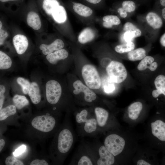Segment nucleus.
<instances>
[{
	"label": "nucleus",
	"mask_w": 165,
	"mask_h": 165,
	"mask_svg": "<svg viewBox=\"0 0 165 165\" xmlns=\"http://www.w3.org/2000/svg\"><path fill=\"white\" fill-rule=\"evenodd\" d=\"M137 19L147 40L151 42L157 38L163 21L158 13L155 10L150 11L138 15Z\"/></svg>",
	"instance_id": "1"
},
{
	"label": "nucleus",
	"mask_w": 165,
	"mask_h": 165,
	"mask_svg": "<svg viewBox=\"0 0 165 165\" xmlns=\"http://www.w3.org/2000/svg\"><path fill=\"white\" fill-rule=\"evenodd\" d=\"M82 74L86 86L93 89H99L101 81L99 74L93 65L87 64L84 65L82 70Z\"/></svg>",
	"instance_id": "2"
},
{
	"label": "nucleus",
	"mask_w": 165,
	"mask_h": 165,
	"mask_svg": "<svg viewBox=\"0 0 165 165\" xmlns=\"http://www.w3.org/2000/svg\"><path fill=\"white\" fill-rule=\"evenodd\" d=\"M106 70L109 78L114 83L123 82L127 76L125 67L122 63L117 61H111L107 66Z\"/></svg>",
	"instance_id": "3"
},
{
	"label": "nucleus",
	"mask_w": 165,
	"mask_h": 165,
	"mask_svg": "<svg viewBox=\"0 0 165 165\" xmlns=\"http://www.w3.org/2000/svg\"><path fill=\"white\" fill-rule=\"evenodd\" d=\"M46 96L47 101L51 105L57 104L61 97L62 90L60 83L54 80H50L45 85Z\"/></svg>",
	"instance_id": "4"
},
{
	"label": "nucleus",
	"mask_w": 165,
	"mask_h": 165,
	"mask_svg": "<svg viewBox=\"0 0 165 165\" xmlns=\"http://www.w3.org/2000/svg\"><path fill=\"white\" fill-rule=\"evenodd\" d=\"M31 124L37 130L43 132L52 130L56 125V120L52 116L48 115L39 116L32 120Z\"/></svg>",
	"instance_id": "5"
},
{
	"label": "nucleus",
	"mask_w": 165,
	"mask_h": 165,
	"mask_svg": "<svg viewBox=\"0 0 165 165\" xmlns=\"http://www.w3.org/2000/svg\"><path fill=\"white\" fill-rule=\"evenodd\" d=\"M104 145L112 154L116 156L121 153L123 150L125 145V141L120 136L112 134L105 138Z\"/></svg>",
	"instance_id": "6"
},
{
	"label": "nucleus",
	"mask_w": 165,
	"mask_h": 165,
	"mask_svg": "<svg viewBox=\"0 0 165 165\" xmlns=\"http://www.w3.org/2000/svg\"><path fill=\"white\" fill-rule=\"evenodd\" d=\"M73 138L71 132L67 129H64L59 133L58 138L57 148L61 153H67L73 143Z\"/></svg>",
	"instance_id": "7"
},
{
	"label": "nucleus",
	"mask_w": 165,
	"mask_h": 165,
	"mask_svg": "<svg viewBox=\"0 0 165 165\" xmlns=\"http://www.w3.org/2000/svg\"><path fill=\"white\" fill-rule=\"evenodd\" d=\"M73 86L75 89L73 91V93L77 95L81 92L83 93L84 94V99L86 102H91L96 99V94L80 81L77 80L75 81Z\"/></svg>",
	"instance_id": "8"
},
{
	"label": "nucleus",
	"mask_w": 165,
	"mask_h": 165,
	"mask_svg": "<svg viewBox=\"0 0 165 165\" xmlns=\"http://www.w3.org/2000/svg\"><path fill=\"white\" fill-rule=\"evenodd\" d=\"M137 3L133 0H124L117 10L119 16L122 18H129L134 13L137 7Z\"/></svg>",
	"instance_id": "9"
},
{
	"label": "nucleus",
	"mask_w": 165,
	"mask_h": 165,
	"mask_svg": "<svg viewBox=\"0 0 165 165\" xmlns=\"http://www.w3.org/2000/svg\"><path fill=\"white\" fill-rule=\"evenodd\" d=\"M99 158L97 161L98 165H111L115 162L114 156L104 145L101 146L98 150Z\"/></svg>",
	"instance_id": "10"
},
{
	"label": "nucleus",
	"mask_w": 165,
	"mask_h": 165,
	"mask_svg": "<svg viewBox=\"0 0 165 165\" xmlns=\"http://www.w3.org/2000/svg\"><path fill=\"white\" fill-rule=\"evenodd\" d=\"M13 43L17 53L20 55L24 53L28 46L27 37L24 35L17 34L13 38Z\"/></svg>",
	"instance_id": "11"
},
{
	"label": "nucleus",
	"mask_w": 165,
	"mask_h": 165,
	"mask_svg": "<svg viewBox=\"0 0 165 165\" xmlns=\"http://www.w3.org/2000/svg\"><path fill=\"white\" fill-rule=\"evenodd\" d=\"M153 135L159 140L165 141V123L157 120L151 123Z\"/></svg>",
	"instance_id": "12"
},
{
	"label": "nucleus",
	"mask_w": 165,
	"mask_h": 165,
	"mask_svg": "<svg viewBox=\"0 0 165 165\" xmlns=\"http://www.w3.org/2000/svg\"><path fill=\"white\" fill-rule=\"evenodd\" d=\"M64 46V43L62 40L57 39L50 44H42L39 46V49L44 55H47L55 51L62 49Z\"/></svg>",
	"instance_id": "13"
},
{
	"label": "nucleus",
	"mask_w": 165,
	"mask_h": 165,
	"mask_svg": "<svg viewBox=\"0 0 165 165\" xmlns=\"http://www.w3.org/2000/svg\"><path fill=\"white\" fill-rule=\"evenodd\" d=\"M154 61V59L152 57L146 56L139 63L137 67L139 71H143L148 68L151 71H154L157 68L158 64Z\"/></svg>",
	"instance_id": "14"
},
{
	"label": "nucleus",
	"mask_w": 165,
	"mask_h": 165,
	"mask_svg": "<svg viewBox=\"0 0 165 165\" xmlns=\"http://www.w3.org/2000/svg\"><path fill=\"white\" fill-rule=\"evenodd\" d=\"M68 55V51L64 49L57 50L46 55L47 61L51 64H55L60 60L66 58Z\"/></svg>",
	"instance_id": "15"
},
{
	"label": "nucleus",
	"mask_w": 165,
	"mask_h": 165,
	"mask_svg": "<svg viewBox=\"0 0 165 165\" xmlns=\"http://www.w3.org/2000/svg\"><path fill=\"white\" fill-rule=\"evenodd\" d=\"M28 94L33 104L37 105L40 102L41 94L40 89L39 85L37 82H33L31 83Z\"/></svg>",
	"instance_id": "16"
},
{
	"label": "nucleus",
	"mask_w": 165,
	"mask_h": 165,
	"mask_svg": "<svg viewBox=\"0 0 165 165\" xmlns=\"http://www.w3.org/2000/svg\"><path fill=\"white\" fill-rule=\"evenodd\" d=\"M94 111L97 125L100 127H104L107 121L108 113L104 108L99 107L96 108Z\"/></svg>",
	"instance_id": "17"
},
{
	"label": "nucleus",
	"mask_w": 165,
	"mask_h": 165,
	"mask_svg": "<svg viewBox=\"0 0 165 165\" xmlns=\"http://www.w3.org/2000/svg\"><path fill=\"white\" fill-rule=\"evenodd\" d=\"M28 25L35 30L40 28L41 22L38 15L36 13L31 11L28 13L27 18Z\"/></svg>",
	"instance_id": "18"
},
{
	"label": "nucleus",
	"mask_w": 165,
	"mask_h": 165,
	"mask_svg": "<svg viewBox=\"0 0 165 165\" xmlns=\"http://www.w3.org/2000/svg\"><path fill=\"white\" fill-rule=\"evenodd\" d=\"M143 108V105L140 102H136L131 104L128 108V115L133 120L137 119Z\"/></svg>",
	"instance_id": "19"
},
{
	"label": "nucleus",
	"mask_w": 165,
	"mask_h": 165,
	"mask_svg": "<svg viewBox=\"0 0 165 165\" xmlns=\"http://www.w3.org/2000/svg\"><path fill=\"white\" fill-rule=\"evenodd\" d=\"M51 15L54 20L59 23L64 22L67 18V13L64 8L60 5L53 10Z\"/></svg>",
	"instance_id": "20"
},
{
	"label": "nucleus",
	"mask_w": 165,
	"mask_h": 165,
	"mask_svg": "<svg viewBox=\"0 0 165 165\" xmlns=\"http://www.w3.org/2000/svg\"><path fill=\"white\" fill-rule=\"evenodd\" d=\"M102 19L103 25L107 28H112L114 26L119 25L121 24L119 17L115 15H106L103 17Z\"/></svg>",
	"instance_id": "21"
},
{
	"label": "nucleus",
	"mask_w": 165,
	"mask_h": 165,
	"mask_svg": "<svg viewBox=\"0 0 165 165\" xmlns=\"http://www.w3.org/2000/svg\"><path fill=\"white\" fill-rule=\"evenodd\" d=\"M128 59L131 61L141 60L146 56V51L143 48H139L127 53Z\"/></svg>",
	"instance_id": "22"
},
{
	"label": "nucleus",
	"mask_w": 165,
	"mask_h": 165,
	"mask_svg": "<svg viewBox=\"0 0 165 165\" xmlns=\"http://www.w3.org/2000/svg\"><path fill=\"white\" fill-rule=\"evenodd\" d=\"M73 8L76 13L83 17L89 16L93 13V10L90 8L80 3H75Z\"/></svg>",
	"instance_id": "23"
},
{
	"label": "nucleus",
	"mask_w": 165,
	"mask_h": 165,
	"mask_svg": "<svg viewBox=\"0 0 165 165\" xmlns=\"http://www.w3.org/2000/svg\"><path fill=\"white\" fill-rule=\"evenodd\" d=\"M95 34L90 28H86L80 33L78 38L79 42L81 44H84L92 40L94 38Z\"/></svg>",
	"instance_id": "24"
},
{
	"label": "nucleus",
	"mask_w": 165,
	"mask_h": 165,
	"mask_svg": "<svg viewBox=\"0 0 165 165\" xmlns=\"http://www.w3.org/2000/svg\"><path fill=\"white\" fill-rule=\"evenodd\" d=\"M13 101L18 110H20L29 104L28 100L24 95L15 94L13 98Z\"/></svg>",
	"instance_id": "25"
},
{
	"label": "nucleus",
	"mask_w": 165,
	"mask_h": 165,
	"mask_svg": "<svg viewBox=\"0 0 165 165\" xmlns=\"http://www.w3.org/2000/svg\"><path fill=\"white\" fill-rule=\"evenodd\" d=\"M135 45L134 41L122 43L116 46L115 51L117 53H127L134 49Z\"/></svg>",
	"instance_id": "26"
},
{
	"label": "nucleus",
	"mask_w": 165,
	"mask_h": 165,
	"mask_svg": "<svg viewBox=\"0 0 165 165\" xmlns=\"http://www.w3.org/2000/svg\"><path fill=\"white\" fill-rule=\"evenodd\" d=\"M16 112V108L14 105H10L0 110V120L2 121L9 116L14 115Z\"/></svg>",
	"instance_id": "27"
},
{
	"label": "nucleus",
	"mask_w": 165,
	"mask_h": 165,
	"mask_svg": "<svg viewBox=\"0 0 165 165\" xmlns=\"http://www.w3.org/2000/svg\"><path fill=\"white\" fill-rule=\"evenodd\" d=\"M12 64V61L7 54L2 51H0V69L6 70L10 68Z\"/></svg>",
	"instance_id": "28"
},
{
	"label": "nucleus",
	"mask_w": 165,
	"mask_h": 165,
	"mask_svg": "<svg viewBox=\"0 0 165 165\" xmlns=\"http://www.w3.org/2000/svg\"><path fill=\"white\" fill-rule=\"evenodd\" d=\"M59 5L57 0H44L42 7L47 14L52 15L53 10Z\"/></svg>",
	"instance_id": "29"
},
{
	"label": "nucleus",
	"mask_w": 165,
	"mask_h": 165,
	"mask_svg": "<svg viewBox=\"0 0 165 165\" xmlns=\"http://www.w3.org/2000/svg\"><path fill=\"white\" fill-rule=\"evenodd\" d=\"M84 123V129L86 133H90L96 130L97 124L96 119L94 118L87 119Z\"/></svg>",
	"instance_id": "30"
},
{
	"label": "nucleus",
	"mask_w": 165,
	"mask_h": 165,
	"mask_svg": "<svg viewBox=\"0 0 165 165\" xmlns=\"http://www.w3.org/2000/svg\"><path fill=\"white\" fill-rule=\"evenodd\" d=\"M16 81L17 84L21 87L23 93L25 94H28L31 85V83L29 81L20 77H18Z\"/></svg>",
	"instance_id": "31"
},
{
	"label": "nucleus",
	"mask_w": 165,
	"mask_h": 165,
	"mask_svg": "<svg viewBox=\"0 0 165 165\" xmlns=\"http://www.w3.org/2000/svg\"><path fill=\"white\" fill-rule=\"evenodd\" d=\"M114 83L110 80L108 77L107 78L103 85L104 90L106 93H111L115 90Z\"/></svg>",
	"instance_id": "32"
},
{
	"label": "nucleus",
	"mask_w": 165,
	"mask_h": 165,
	"mask_svg": "<svg viewBox=\"0 0 165 165\" xmlns=\"http://www.w3.org/2000/svg\"><path fill=\"white\" fill-rule=\"evenodd\" d=\"M88 112L86 109H83L80 113L77 114L75 120L78 123H84L88 119L87 116Z\"/></svg>",
	"instance_id": "33"
},
{
	"label": "nucleus",
	"mask_w": 165,
	"mask_h": 165,
	"mask_svg": "<svg viewBox=\"0 0 165 165\" xmlns=\"http://www.w3.org/2000/svg\"><path fill=\"white\" fill-rule=\"evenodd\" d=\"M154 84L156 89H159L165 86V76L160 75L158 76L154 81Z\"/></svg>",
	"instance_id": "34"
},
{
	"label": "nucleus",
	"mask_w": 165,
	"mask_h": 165,
	"mask_svg": "<svg viewBox=\"0 0 165 165\" xmlns=\"http://www.w3.org/2000/svg\"><path fill=\"white\" fill-rule=\"evenodd\" d=\"M5 164L6 165H23V163L14 157L8 156L5 160Z\"/></svg>",
	"instance_id": "35"
},
{
	"label": "nucleus",
	"mask_w": 165,
	"mask_h": 165,
	"mask_svg": "<svg viewBox=\"0 0 165 165\" xmlns=\"http://www.w3.org/2000/svg\"><path fill=\"white\" fill-rule=\"evenodd\" d=\"M78 165H92L93 163L88 156H82L77 163Z\"/></svg>",
	"instance_id": "36"
},
{
	"label": "nucleus",
	"mask_w": 165,
	"mask_h": 165,
	"mask_svg": "<svg viewBox=\"0 0 165 165\" xmlns=\"http://www.w3.org/2000/svg\"><path fill=\"white\" fill-rule=\"evenodd\" d=\"M6 91V87L2 84L0 85V110L2 108L5 100L4 94Z\"/></svg>",
	"instance_id": "37"
},
{
	"label": "nucleus",
	"mask_w": 165,
	"mask_h": 165,
	"mask_svg": "<svg viewBox=\"0 0 165 165\" xmlns=\"http://www.w3.org/2000/svg\"><path fill=\"white\" fill-rule=\"evenodd\" d=\"M162 94L165 96V86L160 89H156L153 90L152 93V95L154 98L158 97Z\"/></svg>",
	"instance_id": "38"
},
{
	"label": "nucleus",
	"mask_w": 165,
	"mask_h": 165,
	"mask_svg": "<svg viewBox=\"0 0 165 165\" xmlns=\"http://www.w3.org/2000/svg\"><path fill=\"white\" fill-rule=\"evenodd\" d=\"M26 149V146L24 145H22L17 148L13 153V155L15 157L20 156L24 153Z\"/></svg>",
	"instance_id": "39"
},
{
	"label": "nucleus",
	"mask_w": 165,
	"mask_h": 165,
	"mask_svg": "<svg viewBox=\"0 0 165 165\" xmlns=\"http://www.w3.org/2000/svg\"><path fill=\"white\" fill-rule=\"evenodd\" d=\"M8 36V34L5 30L1 29L0 30V45H2L4 43L6 39Z\"/></svg>",
	"instance_id": "40"
},
{
	"label": "nucleus",
	"mask_w": 165,
	"mask_h": 165,
	"mask_svg": "<svg viewBox=\"0 0 165 165\" xmlns=\"http://www.w3.org/2000/svg\"><path fill=\"white\" fill-rule=\"evenodd\" d=\"M31 165H48V163L44 160L35 159L33 160L30 163Z\"/></svg>",
	"instance_id": "41"
},
{
	"label": "nucleus",
	"mask_w": 165,
	"mask_h": 165,
	"mask_svg": "<svg viewBox=\"0 0 165 165\" xmlns=\"http://www.w3.org/2000/svg\"><path fill=\"white\" fill-rule=\"evenodd\" d=\"M160 42L162 46L165 47V32L161 36L160 39Z\"/></svg>",
	"instance_id": "42"
},
{
	"label": "nucleus",
	"mask_w": 165,
	"mask_h": 165,
	"mask_svg": "<svg viewBox=\"0 0 165 165\" xmlns=\"http://www.w3.org/2000/svg\"><path fill=\"white\" fill-rule=\"evenodd\" d=\"M158 13L161 16L163 20L165 21V7L162 9Z\"/></svg>",
	"instance_id": "43"
},
{
	"label": "nucleus",
	"mask_w": 165,
	"mask_h": 165,
	"mask_svg": "<svg viewBox=\"0 0 165 165\" xmlns=\"http://www.w3.org/2000/svg\"><path fill=\"white\" fill-rule=\"evenodd\" d=\"M137 165H150L151 164L147 161L143 160H140L138 161L137 162Z\"/></svg>",
	"instance_id": "44"
},
{
	"label": "nucleus",
	"mask_w": 165,
	"mask_h": 165,
	"mask_svg": "<svg viewBox=\"0 0 165 165\" xmlns=\"http://www.w3.org/2000/svg\"><path fill=\"white\" fill-rule=\"evenodd\" d=\"M5 144V140L2 139H1L0 140V152H1L3 148H4Z\"/></svg>",
	"instance_id": "45"
},
{
	"label": "nucleus",
	"mask_w": 165,
	"mask_h": 165,
	"mask_svg": "<svg viewBox=\"0 0 165 165\" xmlns=\"http://www.w3.org/2000/svg\"><path fill=\"white\" fill-rule=\"evenodd\" d=\"M88 2L94 4H96L99 2L101 0H86Z\"/></svg>",
	"instance_id": "46"
},
{
	"label": "nucleus",
	"mask_w": 165,
	"mask_h": 165,
	"mask_svg": "<svg viewBox=\"0 0 165 165\" xmlns=\"http://www.w3.org/2000/svg\"><path fill=\"white\" fill-rule=\"evenodd\" d=\"M137 4H141L146 2L149 0H133Z\"/></svg>",
	"instance_id": "47"
},
{
	"label": "nucleus",
	"mask_w": 165,
	"mask_h": 165,
	"mask_svg": "<svg viewBox=\"0 0 165 165\" xmlns=\"http://www.w3.org/2000/svg\"><path fill=\"white\" fill-rule=\"evenodd\" d=\"M15 0H0V1L1 2H6L8 1H15Z\"/></svg>",
	"instance_id": "48"
},
{
	"label": "nucleus",
	"mask_w": 165,
	"mask_h": 165,
	"mask_svg": "<svg viewBox=\"0 0 165 165\" xmlns=\"http://www.w3.org/2000/svg\"><path fill=\"white\" fill-rule=\"evenodd\" d=\"M0 29H1L2 26V23L1 21H0Z\"/></svg>",
	"instance_id": "49"
}]
</instances>
